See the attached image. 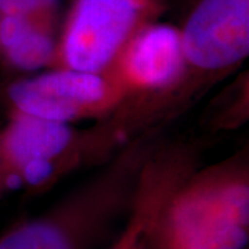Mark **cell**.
<instances>
[{
	"label": "cell",
	"instance_id": "cell-1",
	"mask_svg": "<svg viewBox=\"0 0 249 249\" xmlns=\"http://www.w3.org/2000/svg\"><path fill=\"white\" fill-rule=\"evenodd\" d=\"M132 212L140 249H247L248 169L231 160L196 175L157 170Z\"/></svg>",
	"mask_w": 249,
	"mask_h": 249
},
{
	"label": "cell",
	"instance_id": "cell-2",
	"mask_svg": "<svg viewBox=\"0 0 249 249\" xmlns=\"http://www.w3.org/2000/svg\"><path fill=\"white\" fill-rule=\"evenodd\" d=\"M139 163L133 155L52 212L13 227L0 235V249H94L132 208Z\"/></svg>",
	"mask_w": 249,
	"mask_h": 249
},
{
	"label": "cell",
	"instance_id": "cell-3",
	"mask_svg": "<svg viewBox=\"0 0 249 249\" xmlns=\"http://www.w3.org/2000/svg\"><path fill=\"white\" fill-rule=\"evenodd\" d=\"M170 0H73L55 55L62 68L107 72L140 29L155 22Z\"/></svg>",
	"mask_w": 249,
	"mask_h": 249
},
{
	"label": "cell",
	"instance_id": "cell-4",
	"mask_svg": "<svg viewBox=\"0 0 249 249\" xmlns=\"http://www.w3.org/2000/svg\"><path fill=\"white\" fill-rule=\"evenodd\" d=\"M7 98L16 112L70 124L121 100L106 72L60 68L11 83Z\"/></svg>",
	"mask_w": 249,
	"mask_h": 249
},
{
	"label": "cell",
	"instance_id": "cell-5",
	"mask_svg": "<svg viewBox=\"0 0 249 249\" xmlns=\"http://www.w3.org/2000/svg\"><path fill=\"white\" fill-rule=\"evenodd\" d=\"M180 35L187 67L231 68L249 53V0H196Z\"/></svg>",
	"mask_w": 249,
	"mask_h": 249
},
{
	"label": "cell",
	"instance_id": "cell-6",
	"mask_svg": "<svg viewBox=\"0 0 249 249\" xmlns=\"http://www.w3.org/2000/svg\"><path fill=\"white\" fill-rule=\"evenodd\" d=\"M186 67L180 29L155 21L127 42L107 71L122 98L124 91L170 89Z\"/></svg>",
	"mask_w": 249,
	"mask_h": 249
},
{
	"label": "cell",
	"instance_id": "cell-7",
	"mask_svg": "<svg viewBox=\"0 0 249 249\" xmlns=\"http://www.w3.org/2000/svg\"><path fill=\"white\" fill-rule=\"evenodd\" d=\"M73 132L64 122L16 112L0 132V166L6 186L14 181L42 184L52 178L54 162L73 142Z\"/></svg>",
	"mask_w": 249,
	"mask_h": 249
},
{
	"label": "cell",
	"instance_id": "cell-8",
	"mask_svg": "<svg viewBox=\"0 0 249 249\" xmlns=\"http://www.w3.org/2000/svg\"><path fill=\"white\" fill-rule=\"evenodd\" d=\"M0 52L13 68L37 71L55 58L49 22L25 16H0Z\"/></svg>",
	"mask_w": 249,
	"mask_h": 249
},
{
	"label": "cell",
	"instance_id": "cell-9",
	"mask_svg": "<svg viewBox=\"0 0 249 249\" xmlns=\"http://www.w3.org/2000/svg\"><path fill=\"white\" fill-rule=\"evenodd\" d=\"M58 0H0V16H25L47 21Z\"/></svg>",
	"mask_w": 249,
	"mask_h": 249
},
{
	"label": "cell",
	"instance_id": "cell-10",
	"mask_svg": "<svg viewBox=\"0 0 249 249\" xmlns=\"http://www.w3.org/2000/svg\"><path fill=\"white\" fill-rule=\"evenodd\" d=\"M4 184H6V176H4V173H3L1 166H0V188H1V186H4Z\"/></svg>",
	"mask_w": 249,
	"mask_h": 249
},
{
	"label": "cell",
	"instance_id": "cell-11",
	"mask_svg": "<svg viewBox=\"0 0 249 249\" xmlns=\"http://www.w3.org/2000/svg\"><path fill=\"white\" fill-rule=\"evenodd\" d=\"M111 249H124L122 247H119V245H116V244H114L112 247H111Z\"/></svg>",
	"mask_w": 249,
	"mask_h": 249
}]
</instances>
